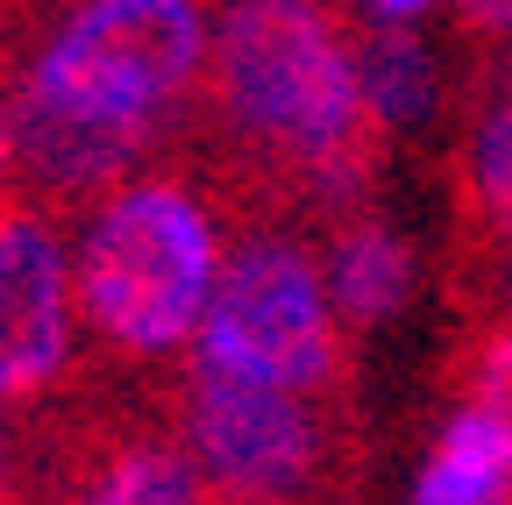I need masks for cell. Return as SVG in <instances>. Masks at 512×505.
<instances>
[{
  "mask_svg": "<svg viewBox=\"0 0 512 505\" xmlns=\"http://www.w3.org/2000/svg\"><path fill=\"white\" fill-rule=\"evenodd\" d=\"M221 264L228 257H221L214 214L185 185L171 178L121 185L93 207L72 249L79 321L128 356H164L178 342H200Z\"/></svg>",
  "mask_w": 512,
  "mask_h": 505,
  "instance_id": "6da1fadb",
  "label": "cell"
},
{
  "mask_svg": "<svg viewBox=\"0 0 512 505\" xmlns=\"http://www.w3.org/2000/svg\"><path fill=\"white\" fill-rule=\"evenodd\" d=\"M207 65L228 121L264 150L328 171L363 150V72L320 0H235Z\"/></svg>",
  "mask_w": 512,
  "mask_h": 505,
  "instance_id": "7a4b0ae2",
  "label": "cell"
},
{
  "mask_svg": "<svg viewBox=\"0 0 512 505\" xmlns=\"http://www.w3.org/2000/svg\"><path fill=\"white\" fill-rule=\"evenodd\" d=\"M207 57L214 36L200 0H79L36 50L22 100L150 143L157 114L200 79Z\"/></svg>",
  "mask_w": 512,
  "mask_h": 505,
  "instance_id": "3957f363",
  "label": "cell"
},
{
  "mask_svg": "<svg viewBox=\"0 0 512 505\" xmlns=\"http://www.w3.org/2000/svg\"><path fill=\"white\" fill-rule=\"evenodd\" d=\"M200 370L235 377V385H271V392H320L335 377V299L299 242L256 235L228 249L207 328H200Z\"/></svg>",
  "mask_w": 512,
  "mask_h": 505,
  "instance_id": "277c9868",
  "label": "cell"
},
{
  "mask_svg": "<svg viewBox=\"0 0 512 505\" xmlns=\"http://www.w3.org/2000/svg\"><path fill=\"white\" fill-rule=\"evenodd\" d=\"M192 470L235 505H278L306 491L320 463V420L306 399L271 392V385H235V377L192 370Z\"/></svg>",
  "mask_w": 512,
  "mask_h": 505,
  "instance_id": "5b68a950",
  "label": "cell"
},
{
  "mask_svg": "<svg viewBox=\"0 0 512 505\" xmlns=\"http://www.w3.org/2000/svg\"><path fill=\"white\" fill-rule=\"evenodd\" d=\"M79 292H72V249L57 228L8 214L0 221V399H29L72 363Z\"/></svg>",
  "mask_w": 512,
  "mask_h": 505,
  "instance_id": "8992f818",
  "label": "cell"
},
{
  "mask_svg": "<svg viewBox=\"0 0 512 505\" xmlns=\"http://www.w3.org/2000/svg\"><path fill=\"white\" fill-rule=\"evenodd\" d=\"M413 249L399 228L384 221H356L335 249H328V299L349 328H377L413 299Z\"/></svg>",
  "mask_w": 512,
  "mask_h": 505,
  "instance_id": "52a82bcc",
  "label": "cell"
},
{
  "mask_svg": "<svg viewBox=\"0 0 512 505\" xmlns=\"http://www.w3.org/2000/svg\"><path fill=\"white\" fill-rule=\"evenodd\" d=\"M413 505H512V449L484 413H456L413 477Z\"/></svg>",
  "mask_w": 512,
  "mask_h": 505,
  "instance_id": "ba28073f",
  "label": "cell"
},
{
  "mask_svg": "<svg viewBox=\"0 0 512 505\" xmlns=\"http://www.w3.org/2000/svg\"><path fill=\"white\" fill-rule=\"evenodd\" d=\"M356 72H363L370 121H384V129H420V121H434L441 65L413 29H370V43L356 50Z\"/></svg>",
  "mask_w": 512,
  "mask_h": 505,
  "instance_id": "9c48e42d",
  "label": "cell"
},
{
  "mask_svg": "<svg viewBox=\"0 0 512 505\" xmlns=\"http://www.w3.org/2000/svg\"><path fill=\"white\" fill-rule=\"evenodd\" d=\"M207 477L171 449H121L79 505H207Z\"/></svg>",
  "mask_w": 512,
  "mask_h": 505,
  "instance_id": "30bf717a",
  "label": "cell"
},
{
  "mask_svg": "<svg viewBox=\"0 0 512 505\" xmlns=\"http://www.w3.org/2000/svg\"><path fill=\"white\" fill-rule=\"evenodd\" d=\"M470 413H484L498 427V441L512 449V328L491 335L470 363Z\"/></svg>",
  "mask_w": 512,
  "mask_h": 505,
  "instance_id": "8fae6325",
  "label": "cell"
},
{
  "mask_svg": "<svg viewBox=\"0 0 512 505\" xmlns=\"http://www.w3.org/2000/svg\"><path fill=\"white\" fill-rule=\"evenodd\" d=\"M470 171H477V193L512 214V107H491L484 129H477V150H470Z\"/></svg>",
  "mask_w": 512,
  "mask_h": 505,
  "instance_id": "7c38bea8",
  "label": "cell"
},
{
  "mask_svg": "<svg viewBox=\"0 0 512 505\" xmlns=\"http://www.w3.org/2000/svg\"><path fill=\"white\" fill-rule=\"evenodd\" d=\"M456 15L484 36H512V0H456Z\"/></svg>",
  "mask_w": 512,
  "mask_h": 505,
  "instance_id": "4fadbf2b",
  "label": "cell"
},
{
  "mask_svg": "<svg viewBox=\"0 0 512 505\" xmlns=\"http://www.w3.org/2000/svg\"><path fill=\"white\" fill-rule=\"evenodd\" d=\"M363 8L377 15V29H413V22L434 8V0H363Z\"/></svg>",
  "mask_w": 512,
  "mask_h": 505,
  "instance_id": "5bb4252c",
  "label": "cell"
},
{
  "mask_svg": "<svg viewBox=\"0 0 512 505\" xmlns=\"http://www.w3.org/2000/svg\"><path fill=\"white\" fill-rule=\"evenodd\" d=\"M8 171H15V107L0 100V185H8Z\"/></svg>",
  "mask_w": 512,
  "mask_h": 505,
  "instance_id": "9a60e30c",
  "label": "cell"
},
{
  "mask_svg": "<svg viewBox=\"0 0 512 505\" xmlns=\"http://www.w3.org/2000/svg\"><path fill=\"white\" fill-rule=\"evenodd\" d=\"M0 484H8V441H0Z\"/></svg>",
  "mask_w": 512,
  "mask_h": 505,
  "instance_id": "2e32d148",
  "label": "cell"
},
{
  "mask_svg": "<svg viewBox=\"0 0 512 505\" xmlns=\"http://www.w3.org/2000/svg\"><path fill=\"white\" fill-rule=\"evenodd\" d=\"M505 228H512V214H505Z\"/></svg>",
  "mask_w": 512,
  "mask_h": 505,
  "instance_id": "e0dca14e",
  "label": "cell"
}]
</instances>
